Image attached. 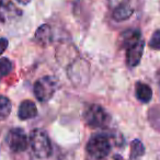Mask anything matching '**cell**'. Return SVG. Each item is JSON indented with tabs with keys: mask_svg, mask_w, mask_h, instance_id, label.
<instances>
[{
	"mask_svg": "<svg viewBox=\"0 0 160 160\" xmlns=\"http://www.w3.org/2000/svg\"><path fill=\"white\" fill-rule=\"evenodd\" d=\"M30 146L34 155L40 159L48 158L52 155V144L47 133L42 128H35L30 133Z\"/></svg>",
	"mask_w": 160,
	"mask_h": 160,
	"instance_id": "6da1fadb",
	"label": "cell"
},
{
	"mask_svg": "<svg viewBox=\"0 0 160 160\" xmlns=\"http://www.w3.org/2000/svg\"><path fill=\"white\" fill-rule=\"evenodd\" d=\"M111 140L104 134H94L87 142V152L94 159H104L111 152Z\"/></svg>",
	"mask_w": 160,
	"mask_h": 160,
	"instance_id": "7a4b0ae2",
	"label": "cell"
},
{
	"mask_svg": "<svg viewBox=\"0 0 160 160\" xmlns=\"http://www.w3.org/2000/svg\"><path fill=\"white\" fill-rule=\"evenodd\" d=\"M58 88V80L53 76H44L36 80L34 83V96L40 102H46L51 100Z\"/></svg>",
	"mask_w": 160,
	"mask_h": 160,
	"instance_id": "3957f363",
	"label": "cell"
},
{
	"mask_svg": "<svg viewBox=\"0 0 160 160\" xmlns=\"http://www.w3.org/2000/svg\"><path fill=\"white\" fill-rule=\"evenodd\" d=\"M110 115L101 105L90 104L83 112V121L86 125L92 128H101L109 124Z\"/></svg>",
	"mask_w": 160,
	"mask_h": 160,
	"instance_id": "277c9868",
	"label": "cell"
},
{
	"mask_svg": "<svg viewBox=\"0 0 160 160\" xmlns=\"http://www.w3.org/2000/svg\"><path fill=\"white\" fill-rule=\"evenodd\" d=\"M6 142L10 150L13 152H21L28 148V137L25 132L20 127H13L8 132Z\"/></svg>",
	"mask_w": 160,
	"mask_h": 160,
	"instance_id": "5b68a950",
	"label": "cell"
},
{
	"mask_svg": "<svg viewBox=\"0 0 160 160\" xmlns=\"http://www.w3.org/2000/svg\"><path fill=\"white\" fill-rule=\"evenodd\" d=\"M22 16V11L11 0H0V23L8 24L18 20Z\"/></svg>",
	"mask_w": 160,
	"mask_h": 160,
	"instance_id": "8992f818",
	"label": "cell"
},
{
	"mask_svg": "<svg viewBox=\"0 0 160 160\" xmlns=\"http://www.w3.org/2000/svg\"><path fill=\"white\" fill-rule=\"evenodd\" d=\"M145 42L144 40L139 38L136 42L132 43L126 47V64L128 67H136L140 62L142 53H144Z\"/></svg>",
	"mask_w": 160,
	"mask_h": 160,
	"instance_id": "52a82bcc",
	"label": "cell"
},
{
	"mask_svg": "<svg viewBox=\"0 0 160 160\" xmlns=\"http://www.w3.org/2000/svg\"><path fill=\"white\" fill-rule=\"evenodd\" d=\"M134 13V8L133 5L129 0H123L114 8L113 13H112V18L116 21V22H122L127 19H129Z\"/></svg>",
	"mask_w": 160,
	"mask_h": 160,
	"instance_id": "ba28073f",
	"label": "cell"
},
{
	"mask_svg": "<svg viewBox=\"0 0 160 160\" xmlns=\"http://www.w3.org/2000/svg\"><path fill=\"white\" fill-rule=\"evenodd\" d=\"M38 115V109L36 104L31 100H24L20 103L18 110V116L20 120L27 121L34 118Z\"/></svg>",
	"mask_w": 160,
	"mask_h": 160,
	"instance_id": "9c48e42d",
	"label": "cell"
},
{
	"mask_svg": "<svg viewBox=\"0 0 160 160\" xmlns=\"http://www.w3.org/2000/svg\"><path fill=\"white\" fill-rule=\"evenodd\" d=\"M35 41L41 46H47L53 41V32L48 24H42L35 32Z\"/></svg>",
	"mask_w": 160,
	"mask_h": 160,
	"instance_id": "30bf717a",
	"label": "cell"
},
{
	"mask_svg": "<svg viewBox=\"0 0 160 160\" xmlns=\"http://www.w3.org/2000/svg\"><path fill=\"white\" fill-rule=\"evenodd\" d=\"M135 94L142 103H148L152 98V90L147 83L138 81L135 85Z\"/></svg>",
	"mask_w": 160,
	"mask_h": 160,
	"instance_id": "8fae6325",
	"label": "cell"
},
{
	"mask_svg": "<svg viewBox=\"0 0 160 160\" xmlns=\"http://www.w3.org/2000/svg\"><path fill=\"white\" fill-rule=\"evenodd\" d=\"M139 38H142V33H140L139 30L128 29V30H126V31H124L120 35L121 46L125 47V48H126L128 45H131L132 43L138 41Z\"/></svg>",
	"mask_w": 160,
	"mask_h": 160,
	"instance_id": "7c38bea8",
	"label": "cell"
},
{
	"mask_svg": "<svg viewBox=\"0 0 160 160\" xmlns=\"http://www.w3.org/2000/svg\"><path fill=\"white\" fill-rule=\"evenodd\" d=\"M12 110V103L7 97L0 94V121H5L10 115Z\"/></svg>",
	"mask_w": 160,
	"mask_h": 160,
	"instance_id": "4fadbf2b",
	"label": "cell"
},
{
	"mask_svg": "<svg viewBox=\"0 0 160 160\" xmlns=\"http://www.w3.org/2000/svg\"><path fill=\"white\" fill-rule=\"evenodd\" d=\"M145 155V146L139 139H134L131 144V159L136 160Z\"/></svg>",
	"mask_w": 160,
	"mask_h": 160,
	"instance_id": "5bb4252c",
	"label": "cell"
},
{
	"mask_svg": "<svg viewBox=\"0 0 160 160\" xmlns=\"http://www.w3.org/2000/svg\"><path fill=\"white\" fill-rule=\"evenodd\" d=\"M12 70H13V62L9 58H0V80L7 77Z\"/></svg>",
	"mask_w": 160,
	"mask_h": 160,
	"instance_id": "9a60e30c",
	"label": "cell"
},
{
	"mask_svg": "<svg viewBox=\"0 0 160 160\" xmlns=\"http://www.w3.org/2000/svg\"><path fill=\"white\" fill-rule=\"evenodd\" d=\"M149 46L152 49L160 51V30H157V31L153 32L150 41H149Z\"/></svg>",
	"mask_w": 160,
	"mask_h": 160,
	"instance_id": "2e32d148",
	"label": "cell"
},
{
	"mask_svg": "<svg viewBox=\"0 0 160 160\" xmlns=\"http://www.w3.org/2000/svg\"><path fill=\"white\" fill-rule=\"evenodd\" d=\"M8 44H9V42H8L7 38H0V55L5 53V51L8 47Z\"/></svg>",
	"mask_w": 160,
	"mask_h": 160,
	"instance_id": "e0dca14e",
	"label": "cell"
},
{
	"mask_svg": "<svg viewBox=\"0 0 160 160\" xmlns=\"http://www.w3.org/2000/svg\"><path fill=\"white\" fill-rule=\"evenodd\" d=\"M19 3H21V5H28V3L31 1V0H17Z\"/></svg>",
	"mask_w": 160,
	"mask_h": 160,
	"instance_id": "ac0fdd59",
	"label": "cell"
},
{
	"mask_svg": "<svg viewBox=\"0 0 160 160\" xmlns=\"http://www.w3.org/2000/svg\"><path fill=\"white\" fill-rule=\"evenodd\" d=\"M157 80H158V85L160 86V70H158L157 72Z\"/></svg>",
	"mask_w": 160,
	"mask_h": 160,
	"instance_id": "d6986e66",
	"label": "cell"
}]
</instances>
